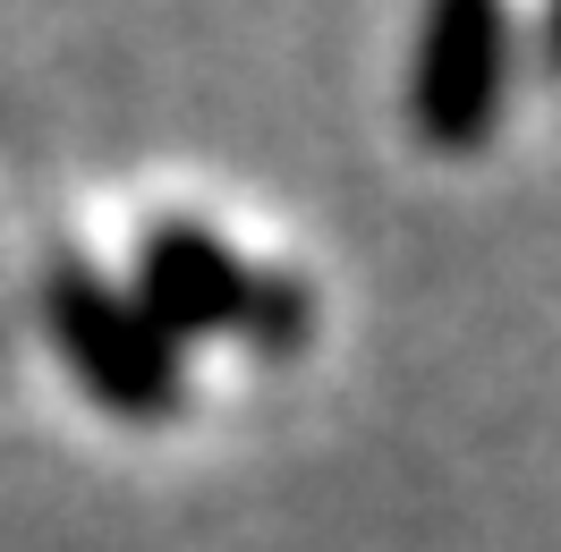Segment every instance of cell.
Listing matches in <instances>:
<instances>
[{
	"label": "cell",
	"mask_w": 561,
	"mask_h": 552,
	"mask_svg": "<svg viewBox=\"0 0 561 552\" xmlns=\"http://www.w3.org/2000/svg\"><path fill=\"white\" fill-rule=\"evenodd\" d=\"M213 273H221V255H205L187 230L153 246V289H171V314H179V323H187V314H213L221 298H239L230 280H213Z\"/></svg>",
	"instance_id": "2"
},
{
	"label": "cell",
	"mask_w": 561,
	"mask_h": 552,
	"mask_svg": "<svg viewBox=\"0 0 561 552\" xmlns=\"http://www.w3.org/2000/svg\"><path fill=\"white\" fill-rule=\"evenodd\" d=\"M493 26L485 9H451L425 26V51H417V119L434 145H468L477 128L493 119V94H502V69H493Z\"/></svg>",
	"instance_id": "1"
}]
</instances>
